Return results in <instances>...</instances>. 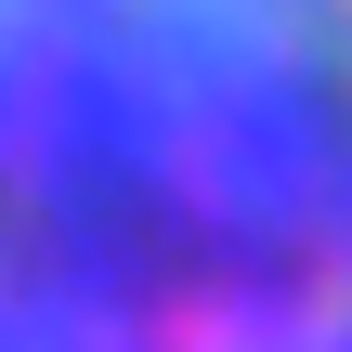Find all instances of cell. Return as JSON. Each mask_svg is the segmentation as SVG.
I'll use <instances>...</instances> for the list:
<instances>
[{
  "mask_svg": "<svg viewBox=\"0 0 352 352\" xmlns=\"http://www.w3.org/2000/svg\"><path fill=\"white\" fill-rule=\"evenodd\" d=\"M0 352H352V0H0Z\"/></svg>",
  "mask_w": 352,
  "mask_h": 352,
  "instance_id": "6da1fadb",
  "label": "cell"
}]
</instances>
